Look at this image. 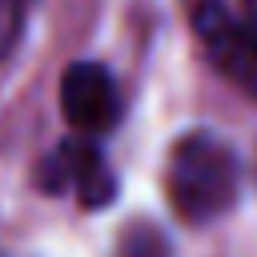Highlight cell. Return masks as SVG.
I'll return each instance as SVG.
<instances>
[{
    "label": "cell",
    "instance_id": "4",
    "mask_svg": "<svg viewBox=\"0 0 257 257\" xmlns=\"http://www.w3.org/2000/svg\"><path fill=\"white\" fill-rule=\"evenodd\" d=\"M36 181H40L48 193L72 189V193L80 197V205H88V209L108 205L112 193H116L112 169L104 165V157H100V149H96L92 141H64L52 157H44Z\"/></svg>",
    "mask_w": 257,
    "mask_h": 257
},
{
    "label": "cell",
    "instance_id": "5",
    "mask_svg": "<svg viewBox=\"0 0 257 257\" xmlns=\"http://www.w3.org/2000/svg\"><path fill=\"white\" fill-rule=\"evenodd\" d=\"M24 0H0V60H8L24 36Z\"/></svg>",
    "mask_w": 257,
    "mask_h": 257
},
{
    "label": "cell",
    "instance_id": "3",
    "mask_svg": "<svg viewBox=\"0 0 257 257\" xmlns=\"http://www.w3.org/2000/svg\"><path fill=\"white\" fill-rule=\"evenodd\" d=\"M60 112L84 137L108 133L120 120V92H116L112 72L100 60L68 64L64 76H60Z\"/></svg>",
    "mask_w": 257,
    "mask_h": 257
},
{
    "label": "cell",
    "instance_id": "1",
    "mask_svg": "<svg viewBox=\"0 0 257 257\" xmlns=\"http://www.w3.org/2000/svg\"><path fill=\"white\" fill-rule=\"evenodd\" d=\"M237 185H241V165L229 141L213 133H189L173 145L165 189L181 221L205 225L221 217L237 201Z\"/></svg>",
    "mask_w": 257,
    "mask_h": 257
},
{
    "label": "cell",
    "instance_id": "2",
    "mask_svg": "<svg viewBox=\"0 0 257 257\" xmlns=\"http://www.w3.org/2000/svg\"><path fill=\"white\" fill-rule=\"evenodd\" d=\"M193 28L205 40L217 68L257 96V0H245L237 12L225 8L221 0H197Z\"/></svg>",
    "mask_w": 257,
    "mask_h": 257
}]
</instances>
